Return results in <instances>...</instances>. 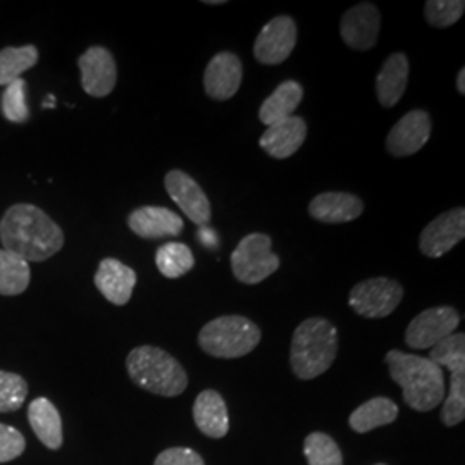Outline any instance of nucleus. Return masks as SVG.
<instances>
[{"label":"nucleus","instance_id":"obj_1","mask_svg":"<svg viewBox=\"0 0 465 465\" xmlns=\"http://www.w3.org/2000/svg\"><path fill=\"white\" fill-rule=\"evenodd\" d=\"M2 249L26 262H42L64 247V232L40 207L16 203L0 219Z\"/></svg>","mask_w":465,"mask_h":465},{"label":"nucleus","instance_id":"obj_2","mask_svg":"<svg viewBox=\"0 0 465 465\" xmlns=\"http://www.w3.org/2000/svg\"><path fill=\"white\" fill-rule=\"evenodd\" d=\"M391 380L403 391L405 403L417 412H430L445 400V374L430 359L390 350L384 357Z\"/></svg>","mask_w":465,"mask_h":465},{"label":"nucleus","instance_id":"obj_3","mask_svg":"<svg viewBox=\"0 0 465 465\" xmlns=\"http://www.w3.org/2000/svg\"><path fill=\"white\" fill-rule=\"evenodd\" d=\"M338 353V330L328 319L309 317L293 332L290 364L293 374L303 380H316L332 366Z\"/></svg>","mask_w":465,"mask_h":465},{"label":"nucleus","instance_id":"obj_4","mask_svg":"<svg viewBox=\"0 0 465 465\" xmlns=\"http://www.w3.org/2000/svg\"><path fill=\"white\" fill-rule=\"evenodd\" d=\"M126 371L132 381L159 397H178L188 386L184 367L166 350L157 347H136L128 353Z\"/></svg>","mask_w":465,"mask_h":465},{"label":"nucleus","instance_id":"obj_5","mask_svg":"<svg viewBox=\"0 0 465 465\" xmlns=\"http://www.w3.org/2000/svg\"><path fill=\"white\" fill-rule=\"evenodd\" d=\"M261 328L243 316H221L199 332L200 349L216 359H240L261 343Z\"/></svg>","mask_w":465,"mask_h":465},{"label":"nucleus","instance_id":"obj_6","mask_svg":"<svg viewBox=\"0 0 465 465\" xmlns=\"http://www.w3.org/2000/svg\"><path fill=\"white\" fill-rule=\"evenodd\" d=\"M230 262L232 276L243 284L266 282L282 266V259L272 252V240L266 232H250L242 238L232 250Z\"/></svg>","mask_w":465,"mask_h":465},{"label":"nucleus","instance_id":"obj_7","mask_svg":"<svg viewBox=\"0 0 465 465\" xmlns=\"http://www.w3.org/2000/svg\"><path fill=\"white\" fill-rule=\"evenodd\" d=\"M403 286L390 278H371L350 290L351 311L366 319H382L393 314L403 300Z\"/></svg>","mask_w":465,"mask_h":465},{"label":"nucleus","instance_id":"obj_8","mask_svg":"<svg viewBox=\"0 0 465 465\" xmlns=\"http://www.w3.org/2000/svg\"><path fill=\"white\" fill-rule=\"evenodd\" d=\"M459 324L460 314L453 307L441 305L426 309L411 321L405 331V343L414 350H431L436 343L457 331Z\"/></svg>","mask_w":465,"mask_h":465},{"label":"nucleus","instance_id":"obj_9","mask_svg":"<svg viewBox=\"0 0 465 465\" xmlns=\"http://www.w3.org/2000/svg\"><path fill=\"white\" fill-rule=\"evenodd\" d=\"M297 23L293 17H272L257 35L253 55L264 66H278L284 63L297 45Z\"/></svg>","mask_w":465,"mask_h":465},{"label":"nucleus","instance_id":"obj_10","mask_svg":"<svg viewBox=\"0 0 465 465\" xmlns=\"http://www.w3.org/2000/svg\"><path fill=\"white\" fill-rule=\"evenodd\" d=\"M465 238V209L455 207L434 217L419 236V249L430 257L440 259L455 249Z\"/></svg>","mask_w":465,"mask_h":465},{"label":"nucleus","instance_id":"obj_11","mask_svg":"<svg viewBox=\"0 0 465 465\" xmlns=\"http://www.w3.org/2000/svg\"><path fill=\"white\" fill-rule=\"evenodd\" d=\"M164 186H166L167 195L193 224L207 226L211 223L213 219L211 200L190 174H186L180 169H173L164 178Z\"/></svg>","mask_w":465,"mask_h":465},{"label":"nucleus","instance_id":"obj_12","mask_svg":"<svg viewBox=\"0 0 465 465\" xmlns=\"http://www.w3.org/2000/svg\"><path fill=\"white\" fill-rule=\"evenodd\" d=\"M381 30V13L372 2H361L343 15L340 35L349 49L367 52L374 49Z\"/></svg>","mask_w":465,"mask_h":465},{"label":"nucleus","instance_id":"obj_13","mask_svg":"<svg viewBox=\"0 0 465 465\" xmlns=\"http://www.w3.org/2000/svg\"><path fill=\"white\" fill-rule=\"evenodd\" d=\"M431 116L424 109H414L397 121L386 136V150L393 157H411L424 149L431 138Z\"/></svg>","mask_w":465,"mask_h":465},{"label":"nucleus","instance_id":"obj_14","mask_svg":"<svg viewBox=\"0 0 465 465\" xmlns=\"http://www.w3.org/2000/svg\"><path fill=\"white\" fill-rule=\"evenodd\" d=\"M82 73V86L90 97L102 99L113 94L117 84V66L114 55L105 47H90L78 59Z\"/></svg>","mask_w":465,"mask_h":465},{"label":"nucleus","instance_id":"obj_15","mask_svg":"<svg viewBox=\"0 0 465 465\" xmlns=\"http://www.w3.org/2000/svg\"><path fill=\"white\" fill-rule=\"evenodd\" d=\"M243 80V64L232 52L216 54L203 73V90L209 99L224 102L236 95Z\"/></svg>","mask_w":465,"mask_h":465},{"label":"nucleus","instance_id":"obj_16","mask_svg":"<svg viewBox=\"0 0 465 465\" xmlns=\"http://www.w3.org/2000/svg\"><path fill=\"white\" fill-rule=\"evenodd\" d=\"M128 228L142 240L176 238L183 232V217L167 207L143 205L128 216Z\"/></svg>","mask_w":465,"mask_h":465},{"label":"nucleus","instance_id":"obj_17","mask_svg":"<svg viewBox=\"0 0 465 465\" xmlns=\"http://www.w3.org/2000/svg\"><path fill=\"white\" fill-rule=\"evenodd\" d=\"M307 140V123L300 116L284 117L282 121L267 126L261 136V149L274 159H288L297 153Z\"/></svg>","mask_w":465,"mask_h":465},{"label":"nucleus","instance_id":"obj_18","mask_svg":"<svg viewBox=\"0 0 465 465\" xmlns=\"http://www.w3.org/2000/svg\"><path fill=\"white\" fill-rule=\"evenodd\" d=\"M94 282L105 300L121 307L132 300L138 278L132 267L114 257H105L100 261Z\"/></svg>","mask_w":465,"mask_h":465},{"label":"nucleus","instance_id":"obj_19","mask_svg":"<svg viewBox=\"0 0 465 465\" xmlns=\"http://www.w3.org/2000/svg\"><path fill=\"white\" fill-rule=\"evenodd\" d=\"M364 213V202L349 192H324L309 203L312 219L326 224H341L355 221Z\"/></svg>","mask_w":465,"mask_h":465},{"label":"nucleus","instance_id":"obj_20","mask_svg":"<svg viewBox=\"0 0 465 465\" xmlns=\"http://www.w3.org/2000/svg\"><path fill=\"white\" fill-rule=\"evenodd\" d=\"M411 64L403 52H393L382 63L376 76V95L384 109H391L399 104L409 84Z\"/></svg>","mask_w":465,"mask_h":465},{"label":"nucleus","instance_id":"obj_21","mask_svg":"<svg viewBox=\"0 0 465 465\" xmlns=\"http://www.w3.org/2000/svg\"><path fill=\"white\" fill-rule=\"evenodd\" d=\"M193 420L209 438H224L230 431V417L224 399L216 390H203L193 403Z\"/></svg>","mask_w":465,"mask_h":465},{"label":"nucleus","instance_id":"obj_22","mask_svg":"<svg viewBox=\"0 0 465 465\" xmlns=\"http://www.w3.org/2000/svg\"><path fill=\"white\" fill-rule=\"evenodd\" d=\"M28 422L42 445L49 450H59L63 447V419L49 399L38 397L28 405Z\"/></svg>","mask_w":465,"mask_h":465},{"label":"nucleus","instance_id":"obj_23","mask_svg":"<svg viewBox=\"0 0 465 465\" xmlns=\"http://www.w3.org/2000/svg\"><path fill=\"white\" fill-rule=\"evenodd\" d=\"M302 99H303V86L295 80H284L262 102V105L259 109L261 123L271 126L284 117L293 116Z\"/></svg>","mask_w":465,"mask_h":465},{"label":"nucleus","instance_id":"obj_24","mask_svg":"<svg viewBox=\"0 0 465 465\" xmlns=\"http://www.w3.org/2000/svg\"><path fill=\"white\" fill-rule=\"evenodd\" d=\"M399 417V405L386 397L367 400L349 417L350 428L355 432H369L395 422Z\"/></svg>","mask_w":465,"mask_h":465},{"label":"nucleus","instance_id":"obj_25","mask_svg":"<svg viewBox=\"0 0 465 465\" xmlns=\"http://www.w3.org/2000/svg\"><path fill=\"white\" fill-rule=\"evenodd\" d=\"M32 271L26 261L0 249V295L16 297L28 290Z\"/></svg>","mask_w":465,"mask_h":465},{"label":"nucleus","instance_id":"obj_26","mask_svg":"<svg viewBox=\"0 0 465 465\" xmlns=\"http://www.w3.org/2000/svg\"><path fill=\"white\" fill-rule=\"evenodd\" d=\"M155 266L167 280H178L195 267V257L182 242H167L155 252Z\"/></svg>","mask_w":465,"mask_h":465},{"label":"nucleus","instance_id":"obj_27","mask_svg":"<svg viewBox=\"0 0 465 465\" xmlns=\"http://www.w3.org/2000/svg\"><path fill=\"white\" fill-rule=\"evenodd\" d=\"M40 54L35 45L5 47L0 50V86L15 84L23 73L38 63Z\"/></svg>","mask_w":465,"mask_h":465},{"label":"nucleus","instance_id":"obj_28","mask_svg":"<svg viewBox=\"0 0 465 465\" xmlns=\"http://www.w3.org/2000/svg\"><path fill=\"white\" fill-rule=\"evenodd\" d=\"M436 366L447 367L450 372L465 371V334L453 332L436 343L428 357Z\"/></svg>","mask_w":465,"mask_h":465},{"label":"nucleus","instance_id":"obj_29","mask_svg":"<svg viewBox=\"0 0 465 465\" xmlns=\"http://www.w3.org/2000/svg\"><path fill=\"white\" fill-rule=\"evenodd\" d=\"M303 453L309 465H343L341 450L326 432H311L305 438Z\"/></svg>","mask_w":465,"mask_h":465},{"label":"nucleus","instance_id":"obj_30","mask_svg":"<svg viewBox=\"0 0 465 465\" xmlns=\"http://www.w3.org/2000/svg\"><path fill=\"white\" fill-rule=\"evenodd\" d=\"M465 419V371L450 372V390L441 409V420L453 428Z\"/></svg>","mask_w":465,"mask_h":465},{"label":"nucleus","instance_id":"obj_31","mask_svg":"<svg viewBox=\"0 0 465 465\" xmlns=\"http://www.w3.org/2000/svg\"><path fill=\"white\" fill-rule=\"evenodd\" d=\"M28 399V381L16 372L0 371V414L16 412Z\"/></svg>","mask_w":465,"mask_h":465},{"label":"nucleus","instance_id":"obj_32","mask_svg":"<svg viewBox=\"0 0 465 465\" xmlns=\"http://www.w3.org/2000/svg\"><path fill=\"white\" fill-rule=\"evenodd\" d=\"M26 88H28V84L23 78L5 86L2 102H0V109L7 121L23 124L30 119V109H28V102H26Z\"/></svg>","mask_w":465,"mask_h":465},{"label":"nucleus","instance_id":"obj_33","mask_svg":"<svg viewBox=\"0 0 465 465\" xmlns=\"http://www.w3.org/2000/svg\"><path fill=\"white\" fill-rule=\"evenodd\" d=\"M464 0H428L424 17L432 28H449L464 16Z\"/></svg>","mask_w":465,"mask_h":465},{"label":"nucleus","instance_id":"obj_34","mask_svg":"<svg viewBox=\"0 0 465 465\" xmlns=\"http://www.w3.org/2000/svg\"><path fill=\"white\" fill-rule=\"evenodd\" d=\"M26 450V440L16 428L0 422V464H7L23 455Z\"/></svg>","mask_w":465,"mask_h":465},{"label":"nucleus","instance_id":"obj_35","mask_svg":"<svg viewBox=\"0 0 465 465\" xmlns=\"http://www.w3.org/2000/svg\"><path fill=\"white\" fill-rule=\"evenodd\" d=\"M153 465H205V462L195 450L174 447L161 451Z\"/></svg>","mask_w":465,"mask_h":465},{"label":"nucleus","instance_id":"obj_36","mask_svg":"<svg viewBox=\"0 0 465 465\" xmlns=\"http://www.w3.org/2000/svg\"><path fill=\"white\" fill-rule=\"evenodd\" d=\"M457 90L460 95H465V67H460L457 74Z\"/></svg>","mask_w":465,"mask_h":465},{"label":"nucleus","instance_id":"obj_37","mask_svg":"<svg viewBox=\"0 0 465 465\" xmlns=\"http://www.w3.org/2000/svg\"><path fill=\"white\" fill-rule=\"evenodd\" d=\"M203 4H209V5H223V4H226V0H205Z\"/></svg>","mask_w":465,"mask_h":465},{"label":"nucleus","instance_id":"obj_38","mask_svg":"<svg viewBox=\"0 0 465 465\" xmlns=\"http://www.w3.org/2000/svg\"><path fill=\"white\" fill-rule=\"evenodd\" d=\"M376 465H386V464H376Z\"/></svg>","mask_w":465,"mask_h":465}]
</instances>
